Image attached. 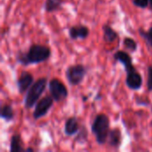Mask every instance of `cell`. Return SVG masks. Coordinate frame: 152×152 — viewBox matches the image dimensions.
Wrapping results in <instances>:
<instances>
[{"label":"cell","instance_id":"cell-16","mask_svg":"<svg viewBox=\"0 0 152 152\" xmlns=\"http://www.w3.org/2000/svg\"><path fill=\"white\" fill-rule=\"evenodd\" d=\"M63 0H45L44 9L46 12H53L61 9Z\"/></svg>","mask_w":152,"mask_h":152},{"label":"cell","instance_id":"cell-6","mask_svg":"<svg viewBox=\"0 0 152 152\" xmlns=\"http://www.w3.org/2000/svg\"><path fill=\"white\" fill-rule=\"evenodd\" d=\"M53 98L52 96H45L43 99L39 100L35 105V110L33 111V118L35 120L40 119L45 117L53 105Z\"/></svg>","mask_w":152,"mask_h":152},{"label":"cell","instance_id":"cell-7","mask_svg":"<svg viewBox=\"0 0 152 152\" xmlns=\"http://www.w3.org/2000/svg\"><path fill=\"white\" fill-rule=\"evenodd\" d=\"M113 58L116 61L120 62L124 66L126 73L132 72L136 69L133 64V59L128 53H126L125 51H117L114 53Z\"/></svg>","mask_w":152,"mask_h":152},{"label":"cell","instance_id":"cell-13","mask_svg":"<svg viewBox=\"0 0 152 152\" xmlns=\"http://www.w3.org/2000/svg\"><path fill=\"white\" fill-rule=\"evenodd\" d=\"M103 30V39L106 43H112L118 39V34L108 24H104L102 26Z\"/></svg>","mask_w":152,"mask_h":152},{"label":"cell","instance_id":"cell-10","mask_svg":"<svg viewBox=\"0 0 152 152\" xmlns=\"http://www.w3.org/2000/svg\"><path fill=\"white\" fill-rule=\"evenodd\" d=\"M90 30L86 26L84 25H77L72 26L69 29V37L72 40H77L78 38L80 39H86L89 36Z\"/></svg>","mask_w":152,"mask_h":152},{"label":"cell","instance_id":"cell-20","mask_svg":"<svg viewBox=\"0 0 152 152\" xmlns=\"http://www.w3.org/2000/svg\"><path fill=\"white\" fill-rule=\"evenodd\" d=\"M133 3L135 6L142 9H145L149 6L150 0H133Z\"/></svg>","mask_w":152,"mask_h":152},{"label":"cell","instance_id":"cell-8","mask_svg":"<svg viewBox=\"0 0 152 152\" xmlns=\"http://www.w3.org/2000/svg\"><path fill=\"white\" fill-rule=\"evenodd\" d=\"M34 82H35L34 77L29 72H27V71L21 72L16 82L19 94H23L24 93H26L29 89V87L33 85Z\"/></svg>","mask_w":152,"mask_h":152},{"label":"cell","instance_id":"cell-15","mask_svg":"<svg viewBox=\"0 0 152 152\" xmlns=\"http://www.w3.org/2000/svg\"><path fill=\"white\" fill-rule=\"evenodd\" d=\"M0 117L2 119H4L6 122H10L14 118V112L13 109L10 104H4L1 107V113Z\"/></svg>","mask_w":152,"mask_h":152},{"label":"cell","instance_id":"cell-18","mask_svg":"<svg viewBox=\"0 0 152 152\" xmlns=\"http://www.w3.org/2000/svg\"><path fill=\"white\" fill-rule=\"evenodd\" d=\"M138 32H139L140 36L145 40L147 45L152 48V27H151L150 29L147 30V31L144 30L142 28H140L138 29Z\"/></svg>","mask_w":152,"mask_h":152},{"label":"cell","instance_id":"cell-21","mask_svg":"<svg viewBox=\"0 0 152 152\" xmlns=\"http://www.w3.org/2000/svg\"><path fill=\"white\" fill-rule=\"evenodd\" d=\"M147 88L150 92H152V65L148 66V81Z\"/></svg>","mask_w":152,"mask_h":152},{"label":"cell","instance_id":"cell-19","mask_svg":"<svg viewBox=\"0 0 152 152\" xmlns=\"http://www.w3.org/2000/svg\"><path fill=\"white\" fill-rule=\"evenodd\" d=\"M87 137H88V133H87V129L85 126H81L79 131H78V134L76 137V142L83 144L85 142H87Z\"/></svg>","mask_w":152,"mask_h":152},{"label":"cell","instance_id":"cell-22","mask_svg":"<svg viewBox=\"0 0 152 152\" xmlns=\"http://www.w3.org/2000/svg\"><path fill=\"white\" fill-rule=\"evenodd\" d=\"M25 151L26 152H28V151H34V150L32 149V148H27V149H25Z\"/></svg>","mask_w":152,"mask_h":152},{"label":"cell","instance_id":"cell-5","mask_svg":"<svg viewBox=\"0 0 152 152\" xmlns=\"http://www.w3.org/2000/svg\"><path fill=\"white\" fill-rule=\"evenodd\" d=\"M48 89L51 96L56 102H61L64 101L69 95V92L66 86L58 78H53L49 81Z\"/></svg>","mask_w":152,"mask_h":152},{"label":"cell","instance_id":"cell-11","mask_svg":"<svg viewBox=\"0 0 152 152\" xmlns=\"http://www.w3.org/2000/svg\"><path fill=\"white\" fill-rule=\"evenodd\" d=\"M80 127L81 126L79 125L77 118L70 117L69 118L67 119V121L64 125V134L67 136H73L78 133Z\"/></svg>","mask_w":152,"mask_h":152},{"label":"cell","instance_id":"cell-17","mask_svg":"<svg viewBox=\"0 0 152 152\" xmlns=\"http://www.w3.org/2000/svg\"><path fill=\"white\" fill-rule=\"evenodd\" d=\"M123 45L126 47V49L131 53H134L137 51V48H138L137 42L134 39H133L132 37H126L123 40Z\"/></svg>","mask_w":152,"mask_h":152},{"label":"cell","instance_id":"cell-1","mask_svg":"<svg viewBox=\"0 0 152 152\" xmlns=\"http://www.w3.org/2000/svg\"><path fill=\"white\" fill-rule=\"evenodd\" d=\"M52 54L51 48L47 45L34 44L26 53L20 52L16 55V61L23 66L39 64L46 61Z\"/></svg>","mask_w":152,"mask_h":152},{"label":"cell","instance_id":"cell-4","mask_svg":"<svg viewBox=\"0 0 152 152\" xmlns=\"http://www.w3.org/2000/svg\"><path fill=\"white\" fill-rule=\"evenodd\" d=\"M65 74L69 84L72 86H76L83 82L87 74V69L82 64H75L70 65L66 69Z\"/></svg>","mask_w":152,"mask_h":152},{"label":"cell","instance_id":"cell-2","mask_svg":"<svg viewBox=\"0 0 152 152\" xmlns=\"http://www.w3.org/2000/svg\"><path fill=\"white\" fill-rule=\"evenodd\" d=\"M91 131L95 136L96 142L99 145H104L108 142V136L110 131L109 117L103 113L96 115L91 126Z\"/></svg>","mask_w":152,"mask_h":152},{"label":"cell","instance_id":"cell-14","mask_svg":"<svg viewBox=\"0 0 152 152\" xmlns=\"http://www.w3.org/2000/svg\"><path fill=\"white\" fill-rule=\"evenodd\" d=\"M10 151L11 152H21L25 151L23 148V143L21 141V137L20 134H13L11 138L10 142Z\"/></svg>","mask_w":152,"mask_h":152},{"label":"cell","instance_id":"cell-12","mask_svg":"<svg viewBox=\"0 0 152 152\" xmlns=\"http://www.w3.org/2000/svg\"><path fill=\"white\" fill-rule=\"evenodd\" d=\"M122 142V134L121 131L116 127L113 129H110V133H109V136H108V143L110 147L118 150Z\"/></svg>","mask_w":152,"mask_h":152},{"label":"cell","instance_id":"cell-23","mask_svg":"<svg viewBox=\"0 0 152 152\" xmlns=\"http://www.w3.org/2000/svg\"><path fill=\"white\" fill-rule=\"evenodd\" d=\"M150 5H151V7L152 9V0H150Z\"/></svg>","mask_w":152,"mask_h":152},{"label":"cell","instance_id":"cell-3","mask_svg":"<svg viewBox=\"0 0 152 152\" xmlns=\"http://www.w3.org/2000/svg\"><path fill=\"white\" fill-rule=\"evenodd\" d=\"M46 86H47L46 77H40L33 83V85L27 91V94L24 98V107L27 110L35 107L39 98L45 92Z\"/></svg>","mask_w":152,"mask_h":152},{"label":"cell","instance_id":"cell-9","mask_svg":"<svg viewBox=\"0 0 152 152\" xmlns=\"http://www.w3.org/2000/svg\"><path fill=\"white\" fill-rule=\"evenodd\" d=\"M126 84L128 88L131 90H140L142 86V77L141 74L137 71V69L126 73Z\"/></svg>","mask_w":152,"mask_h":152}]
</instances>
